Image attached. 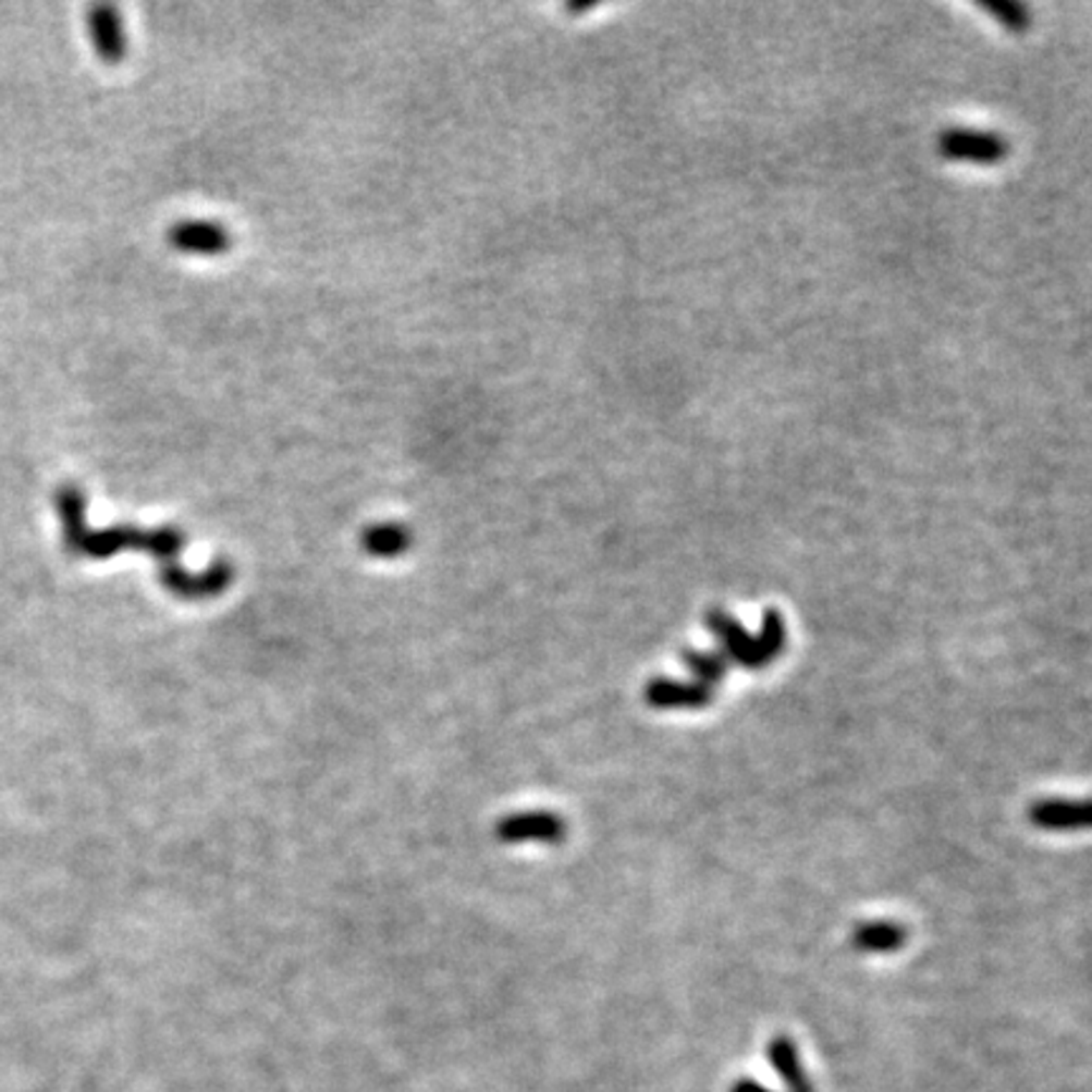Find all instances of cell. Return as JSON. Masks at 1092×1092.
Returning <instances> with one entry per match:
<instances>
[{
  "mask_svg": "<svg viewBox=\"0 0 1092 1092\" xmlns=\"http://www.w3.org/2000/svg\"><path fill=\"white\" fill-rule=\"evenodd\" d=\"M766 1059L772 1063V1067L780 1075L784 1085L789 1092H814L812 1080L807 1078L805 1067H801L797 1044L789 1040V1036H774L766 1047Z\"/></svg>",
  "mask_w": 1092,
  "mask_h": 1092,
  "instance_id": "cell-7",
  "label": "cell"
},
{
  "mask_svg": "<svg viewBox=\"0 0 1092 1092\" xmlns=\"http://www.w3.org/2000/svg\"><path fill=\"white\" fill-rule=\"evenodd\" d=\"M852 944L860 950H873V954H887V950H898L906 944V929L898 923L873 921L860 923L852 933Z\"/></svg>",
  "mask_w": 1092,
  "mask_h": 1092,
  "instance_id": "cell-8",
  "label": "cell"
},
{
  "mask_svg": "<svg viewBox=\"0 0 1092 1092\" xmlns=\"http://www.w3.org/2000/svg\"><path fill=\"white\" fill-rule=\"evenodd\" d=\"M407 541V533L397 526H380V529H372L367 533V547L377 554H392L397 549H403Z\"/></svg>",
  "mask_w": 1092,
  "mask_h": 1092,
  "instance_id": "cell-14",
  "label": "cell"
},
{
  "mask_svg": "<svg viewBox=\"0 0 1092 1092\" xmlns=\"http://www.w3.org/2000/svg\"><path fill=\"white\" fill-rule=\"evenodd\" d=\"M784 640H787V635H784L782 615L776 610H766L764 617H761V633L757 638L761 655H764L766 663H772V660L782 653Z\"/></svg>",
  "mask_w": 1092,
  "mask_h": 1092,
  "instance_id": "cell-12",
  "label": "cell"
},
{
  "mask_svg": "<svg viewBox=\"0 0 1092 1092\" xmlns=\"http://www.w3.org/2000/svg\"><path fill=\"white\" fill-rule=\"evenodd\" d=\"M703 623L713 635H716L721 648H724V653L734 660V663L746 667V671H759L761 665H766L757 638H751V635L744 630V625L738 623L734 615H728V612L713 608L703 615Z\"/></svg>",
  "mask_w": 1092,
  "mask_h": 1092,
  "instance_id": "cell-2",
  "label": "cell"
},
{
  "mask_svg": "<svg viewBox=\"0 0 1092 1092\" xmlns=\"http://www.w3.org/2000/svg\"><path fill=\"white\" fill-rule=\"evenodd\" d=\"M941 155L948 160H971L979 164H994L1007 157L1009 143L996 132L979 130H946L938 137Z\"/></svg>",
  "mask_w": 1092,
  "mask_h": 1092,
  "instance_id": "cell-1",
  "label": "cell"
},
{
  "mask_svg": "<svg viewBox=\"0 0 1092 1092\" xmlns=\"http://www.w3.org/2000/svg\"><path fill=\"white\" fill-rule=\"evenodd\" d=\"M1029 820L1042 830H1082L1090 824L1088 801L1044 799L1029 807Z\"/></svg>",
  "mask_w": 1092,
  "mask_h": 1092,
  "instance_id": "cell-6",
  "label": "cell"
},
{
  "mask_svg": "<svg viewBox=\"0 0 1092 1092\" xmlns=\"http://www.w3.org/2000/svg\"><path fill=\"white\" fill-rule=\"evenodd\" d=\"M646 701L653 709H703L713 701V688L703 683L655 678L646 686Z\"/></svg>",
  "mask_w": 1092,
  "mask_h": 1092,
  "instance_id": "cell-3",
  "label": "cell"
},
{
  "mask_svg": "<svg viewBox=\"0 0 1092 1092\" xmlns=\"http://www.w3.org/2000/svg\"><path fill=\"white\" fill-rule=\"evenodd\" d=\"M170 243L177 250H185V254H223L231 243V235L223 225L210 223V220H187V223H177L170 231Z\"/></svg>",
  "mask_w": 1092,
  "mask_h": 1092,
  "instance_id": "cell-4",
  "label": "cell"
},
{
  "mask_svg": "<svg viewBox=\"0 0 1092 1092\" xmlns=\"http://www.w3.org/2000/svg\"><path fill=\"white\" fill-rule=\"evenodd\" d=\"M977 3L984 8L986 13L996 15V21L1002 23L1004 28L1021 34V30L1029 28V11L1017 0H977Z\"/></svg>",
  "mask_w": 1092,
  "mask_h": 1092,
  "instance_id": "cell-13",
  "label": "cell"
},
{
  "mask_svg": "<svg viewBox=\"0 0 1092 1092\" xmlns=\"http://www.w3.org/2000/svg\"><path fill=\"white\" fill-rule=\"evenodd\" d=\"M89 30L94 49L107 64H116L124 59L127 41H124V28L120 13L112 5H94L89 11Z\"/></svg>",
  "mask_w": 1092,
  "mask_h": 1092,
  "instance_id": "cell-5",
  "label": "cell"
},
{
  "mask_svg": "<svg viewBox=\"0 0 1092 1092\" xmlns=\"http://www.w3.org/2000/svg\"><path fill=\"white\" fill-rule=\"evenodd\" d=\"M731 1092H772L769 1088L761 1085V1082L757 1080H738L734 1088H731Z\"/></svg>",
  "mask_w": 1092,
  "mask_h": 1092,
  "instance_id": "cell-15",
  "label": "cell"
},
{
  "mask_svg": "<svg viewBox=\"0 0 1092 1092\" xmlns=\"http://www.w3.org/2000/svg\"><path fill=\"white\" fill-rule=\"evenodd\" d=\"M508 839H560L562 822L554 814H526L506 824Z\"/></svg>",
  "mask_w": 1092,
  "mask_h": 1092,
  "instance_id": "cell-10",
  "label": "cell"
},
{
  "mask_svg": "<svg viewBox=\"0 0 1092 1092\" xmlns=\"http://www.w3.org/2000/svg\"><path fill=\"white\" fill-rule=\"evenodd\" d=\"M680 660H683V663H686L688 671L694 673L696 678L701 680L703 686H709V688L716 686V683L726 675V660H724V655L701 653V650L686 648L680 653Z\"/></svg>",
  "mask_w": 1092,
  "mask_h": 1092,
  "instance_id": "cell-11",
  "label": "cell"
},
{
  "mask_svg": "<svg viewBox=\"0 0 1092 1092\" xmlns=\"http://www.w3.org/2000/svg\"><path fill=\"white\" fill-rule=\"evenodd\" d=\"M61 522H64V537L66 544L72 549L82 547V541L86 537L84 529V493L76 489V486H64L57 496Z\"/></svg>",
  "mask_w": 1092,
  "mask_h": 1092,
  "instance_id": "cell-9",
  "label": "cell"
}]
</instances>
